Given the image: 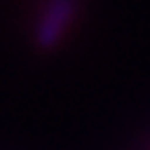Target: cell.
Masks as SVG:
<instances>
[{"instance_id":"obj_1","label":"cell","mask_w":150,"mask_h":150,"mask_svg":"<svg viewBox=\"0 0 150 150\" xmlns=\"http://www.w3.org/2000/svg\"><path fill=\"white\" fill-rule=\"evenodd\" d=\"M81 8V0H42L33 25V42L40 50H52L71 29Z\"/></svg>"}]
</instances>
